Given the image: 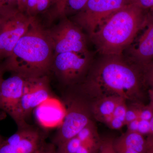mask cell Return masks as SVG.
<instances>
[{"label": "cell", "instance_id": "12", "mask_svg": "<svg viewBox=\"0 0 153 153\" xmlns=\"http://www.w3.org/2000/svg\"><path fill=\"white\" fill-rule=\"evenodd\" d=\"M12 74L0 82V109L13 118L23 94L26 77Z\"/></svg>", "mask_w": 153, "mask_h": 153}, {"label": "cell", "instance_id": "30", "mask_svg": "<svg viewBox=\"0 0 153 153\" xmlns=\"http://www.w3.org/2000/svg\"><path fill=\"white\" fill-rule=\"evenodd\" d=\"M149 121L150 124L151 131L153 132V116Z\"/></svg>", "mask_w": 153, "mask_h": 153}, {"label": "cell", "instance_id": "6", "mask_svg": "<svg viewBox=\"0 0 153 153\" xmlns=\"http://www.w3.org/2000/svg\"><path fill=\"white\" fill-rule=\"evenodd\" d=\"M130 3V0H88L71 20L89 37L108 17Z\"/></svg>", "mask_w": 153, "mask_h": 153}, {"label": "cell", "instance_id": "21", "mask_svg": "<svg viewBox=\"0 0 153 153\" xmlns=\"http://www.w3.org/2000/svg\"><path fill=\"white\" fill-rule=\"evenodd\" d=\"M138 119V111L134 108L128 107L127 111L126 113L125 123V125L129 123Z\"/></svg>", "mask_w": 153, "mask_h": 153}, {"label": "cell", "instance_id": "29", "mask_svg": "<svg viewBox=\"0 0 153 153\" xmlns=\"http://www.w3.org/2000/svg\"><path fill=\"white\" fill-rule=\"evenodd\" d=\"M147 13L149 16L153 20V7L148 10Z\"/></svg>", "mask_w": 153, "mask_h": 153}, {"label": "cell", "instance_id": "16", "mask_svg": "<svg viewBox=\"0 0 153 153\" xmlns=\"http://www.w3.org/2000/svg\"><path fill=\"white\" fill-rule=\"evenodd\" d=\"M88 0H58L56 13L57 17L74 15L79 12Z\"/></svg>", "mask_w": 153, "mask_h": 153}, {"label": "cell", "instance_id": "33", "mask_svg": "<svg viewBox=\"0 0 153 153\" xmlns=\"http://www.w3.org/2000/svg\"><path fill=\"white\" fill-rule=\"evenodd\" d=\"M2 72L0 71V82H1V80L2 79Z\"/></svg>", "mask_w": 153, "mask_h": 153}, {"label": "cell", "instance_id": "24", "mask_svg": "<svg viewBox=\"0 0 153 153\" xmlns=\"http://www.w3.org/2000/svg\"><path fill=\"white\" fill-rule=\"evenodd\" d=\"M36 153H57V152L55 151L54 145L45 144L44 143Z\"/></svg>", "mask_w": 153, "mask_h": 153}, {"label": "cell", "instance_id": "28", "mask_svg": "<svg viewBox=\"0 0 153 153\" xmlns=\"http://www.w3.org/2000/svg\"><path fill=\"white\" fill-rule=\"evenodd\" d=\"M144 68L147 69L148 77L151 82L153 83V60Z\"/></svg>", "mask_w": 153, "mask_h": 153}, {"label": "cell", "instance_id": "32", "mask_svg": "<svg viewBox=\"0 0 153 153\" xmlns=\"http://www.w3.org/2000/svg\"><path fill=\"white\" fill-rule=\"evenodd\" d=\"M4 140H3L2 137L0 135V146L1 144L2 143L3 141Z\"/></svg>", "mask_w": 153, "mask_h": 153}, {"label": "cell", "instance_id": "34", "mask_svg": "<svg viewBox=\"0 0 153 153\" xmlns=\"http://www.w3.org/2000/svg\"><path fill=\"white\" fill-rule=\"evenodd\" d=\"M57 153H65V152H57Z\"/></svg>", "mask_w": 153, "mask_h": 153}, {"label": "cell", "instance_id": "7", "mask_svg": "<svg viewBox=\"0 0 153 153\" xmlns=\"http://www.w3.org/2000/svg\"><path fill=\"white\" fill-rule=\"evenodd\" d=\"M48 75L25 79V87L22 97L12 118L18 127L27 124V119L33 110L50 97Z\"/></svg>", "mask_w": 153, "mask_h": 153}, {"label": "cell", "instance_id": "15", "mask_svg": "<svg viewBox=\"0 0 153 153\" xmlns=\"http://www.w3.org/2000/svg\"><path fill=\"white\" fill-rule=\"evenodd\" d=\"M117 141L139 153H146L150 148L148 147L142 135L137 132L127 131Z\"/></svg>", "mask_w": 153, "mask_h": 153}, {"label": "cell", "instance_id": "5", "mask_svg": "<svg viewBox=\"0 0 153 153\" xmlns=\"http://www.w3.org/2000/svg\"><path fill=\"white\" fill-rule=\"evenodd\" d=\"M59 18L57 25L47 29L54 55L66 52L90 53L87 45L88 36L82 29L67 17Z\"/></svg>", "mask_w": 153, "mask_h": 153}, {"label": "cell", "instance_id": "2", "mask_svg": "<svg viewBox=\"0 0 153 153\" xmlns=\"http://www.w3.org/2000/svg\"><path fill=\"white\" fill-rule=\"evenodd\" d=\"M54 51L47 29L37 18L16 44L0 70L24 77L48 75L51 71Z\"/></svg>", "mask_w": 153, "mask_h": 153}, {"label": "cell", "instance_id": "8", "mask_svg": "<svg viewBox=\"0 0 153 153\" xmlns=\"http://www.w3.org/2000/svg\"><path fill=\"white\" fill-rule=\"evenodd\" d=\"M36 18L18 10L0 18V60L10 55L16 44Z\"/></svg>", "mask_w": 153, "mask_h": 153}, {"label": "cell", "instance_id": "27", "mask_svg": "<svg viewBox=\"0 0 153 153\" xmlns=\"http://www.w3.org/2000/svg\"><path fill=\"white\" fill-rule=\"evenodd\" d=\"M18 10L22 13L26 12L27 0H16Z\"/></svg>", "mask_w": 153, "mask_h": 153}, {"label": "cell", "instance_id": "19", "mask_svg": "<svg viewBox=\"0 0 153 153\" xmlns=\"http://www.w3.org/2000/svg\"><path fill=\"white\" fill-rule=\"evenodd\" d=\"M131 3L140 8L148 10L153 7V0H130Z\"/></svg>", "mask_w": 153, "mask_h": 153}, {"label": "cell", "instance_id": "26", "mask_svg": "<svg viewBox=\"0 0 153 153\" xmlns=\"http://www.w3.org/2000/svg\"><path fill=\"white\" fill-rule=\"evenodd\" d=\"M139 121V120H135L129 123L126 125L128 127V131L137 132V131Z\"/></svg>", "mask_w": 153, "mask_h": 153}, {"label": "cell", "instance_id": "35", "mask_svg": "<svg viewBox=\"0 0 153 153\" xmlns=\"http://www.w3.org/2000/svg\"><path fill=\"white\" fill-rule=\"evenodd\" d=\"M1 19H0V27H1Z\"/></svg>", "mask_w": 153, "mask_h": 153}, {"label": "cell", "instance_id": "14", "mask_svg": "<svg viewBox=\"0 0 153 153\" xmlns=\"http://www.w3.org/2000/svg\"><path fill=\"white\" fill-rule=\"evenodd\" d=\"M57 2L58 0H27L25 13L36 18L46 14L57 17Z\"/></svg>", "mask_w": 153, "mask_h": 153}, {"label": "cell", "instance_id": "18", "mask_svg": "<svg viewBox=\"0 0 153 153\" xmlns=\"http://www.w3.org/2000/svg\"><path fill=\"white\" fill-rule=\"evenodd\" d=\"M99 152V153H117L115 149L113 141L110 139L101 142Z\"/></svg>", "mask_w": 153, "mask_h": 153}, {"label": "cell", "instance_id": "10", "mask_svg": "<svg viewBox=\"0 0 153 153\" xmlns=\"http://www.w3.org/2000/svg\"><path fill=\"white\" fill-rule=\"evenodd\" d=\"M16 133L0 146V153H36L44 143L39 130L27 124L19 127Z\"/></svg>", "mask_w": 153, "mask_h": 153}, {"label": "cell", "instance_id": "17", "mask_svg": "<svg viewBox=\"0 0 153 153\" xmlns=\"http://www.w3.org/2000/svg\"><path fill=\"white\" fill-rule=\"evenodd\" d=\"M126 100L119 97L116 105L113 116L119 119L124 122L126 113L128 109V107L126 104Z\"/></svg>", "mask_w": 153, "mask_h": 153}, {"label": "cell", "instance_id": "3", "mask_svg": "<svg viewBox=\"0 0 153 153\" xmlns=\"http://www.w3.org/2000/svg\"><path fill=\"white\" fill-rule=\"evenodd\" d=\"M147 10L130 3L112 14L88 37L100 55H123L146 24Z\"/></svg>", "mask_w": 153, "mask_h": 153}, {"label": "cell", "instance_id": "20", "mask_svg": "<svg viewBox=\"0 0 153 153\" xmlns=\"http://www.w3.org/2000/svg\"><path fill=\"white\" fill-rule=\"evenodd\" d=\"M105 124L110 128L116 130L120 129L124 126L125 125L124 122L113 116Z\"/></svg>", "mask_w": 153, "mask_h": 153}, {"label": "cell", "instance_id": "31", "mask_svg": "<svg viewBox=\"0 0 153 153\" xmlns=\"http://www.w3.org/2000/svg\"><path fill=\"white\" fill-rule=\"evenodd\" d=\"M146 153H153V147H150Z\"/></svg>", "mask_w": 153, "mask_h": 153}, {"label": "cell", "instance_id": "23", "mask_svg": "<svg viewBox=\"0 0 153 153\" xmlns=\"http://www.w3.org/2000/svg\"><path fill=\"white\" fill-rule=\"evenodd\" d=\"M115 149L117 153H139L136 151L127 147L117 141H114Z\"/></svg>", "mask_w": 153, "mask_h": 153}, {"label": "cell", "instance_id": "25", "mask_svg": "<svg viewBox=\"0 0 153 153\" xmlns=\"http://www.w3.org/2000/svg\"><path fill=\"white\" fill-rule=\"evenodd\" d=\"M138 119L150 121L152 117V113L149 109H144L142 111H138Z\"/></svg>", "mask_w": 153, "mask_h": 153}, {"label": "cell", "instance_id": "13", "mask_svg": "<svg viewBox=\"0 0 153 153\" xmlns=\"http://www.w3.org/2000/svg\"><path fill=\"white\" fill-rule=\"evenodd\" d=\"M119 97L106 96L100 98L94 104L92 111L98 120L106 123L112 117Z\"/></svg>", "mask_w": 153, "mask_h": 153}, {"label": "cell", "instance_id": "4", "mask_svg": "<svg viewBox=\"0 0 153 153\" xmlns=\"http://www.w3.org/2000/svg\"><path fill=\"white\" fill-rule=\"evenodd\" d=\"M91 52L80 54L66 52L54 55L51 71L64 85L80 84L85 79L93 62Z\"/></svg>", "mask_w": 153, "mask_h": 153}, {"label": "cell", "instance_id": "11", "mask_svg": "<svg viewBox=\"0 0 153 153\" xmlns=\"http://www.w3.org/2000/svg\"><path fill=\"white\" fill-rule=\"evenodd\" d=\"M143 30L136 43L131 44L125 51L127 52V59L129 61L144 68L153 60V20L148 13Z\"/></svg>", "mask_w": 153, "mask_h": 153}, {"label": "cell", "instance_id": "22", "mask_svg": "<svg viewBox=\"0 0 153 153\" xmlns=\"http://www.w3.org/2000/svg\"><path fill=\"white\" fill-rule=\"evenodd\" d=\"M150 131L149 121L139 120L137 132L142 135L143 134H147Z\"/></svg>", "mask_w": 153, "mask_h": 153}, {"label": "cell", "instance_id": "9", "mask_svg": "<svg viewBox=\"0 0 153 153\" xmlns=\"http://www.w3.org/2000/svg\"><path fill=\"white\" fill-rule=\"evenodd\" d=\"M65 110V117L54 140L58 147L76 136L91 121L89 108L81 100H73Z\"/></svg>", "mask_w": 153, "mask_h": 153}, {"label": "cell", "instance_id": "1", "mask_svg": "<svg viewBox=\"0 0 153 153\" xmlns=\"http://www.w3.org/2000/svg\"><path fill=\"white\" fill-rule=\"evenodd\" d=\"M138 67L123 55H101L93 62L80 83L81 90L86 94H106L130 100L139 85Z\"/></svg>", "mask_w": 153, "mask_h": 153}]
</instances>
